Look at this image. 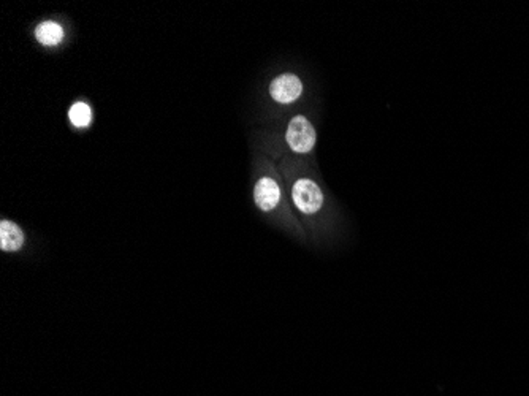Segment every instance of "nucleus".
Returning a JSON list of instances; mask_svg holds the SVG:
<instances>
[{
    "label": "nucleus",
    "instance_id": "obj_6",
    "mask_svg": "<svg viewBox=\"0 0 529 396\" xmlns=\"http://www.w3.org/2000/svg\"><path fill=\"white\" fill-rule=\"evenodd\" d=\"M35 37H37L38 42L45 45V47H54V45L62 42L64 29L54 21H45L37 25V29H35Z\"/></svg>",
    "mask_w": 529,
    "mask_h": 396
},
{
    "label": "nucleus",
    "instance_id": "obj_1",
    "mask_svg": "<svg viewBox=\"0 0 529 396\" xmlns=\"http://www.w3.org/2000/svg\"><path fill=\"white\" fill-rule=\"evenodd\" d=\"M286 140L292 151L298 154H306L311 151L317 140L312 124L304 116H295L287 125Z\"/></svg>",
    "mask_w": 529,
    "mask_h": 396
},
{
    "label": "nucleus",
    "instance_id": "obj_3",
    "mask_svg": "<svg viewBox=\"0 0 529 396\" xmlns=\"http://www.w3.org/2000/svg\"><path fill=\"white\" fill-rule=\"evenodd\" d=\"M269 94H271L273 100H276L278 103H293V101L302 97L303 94L302 79H299L297 75L292 73H284L278 76V78L271 81Z\"/></svg>",
    "mask_w": 529,
    "mask_h": 396
},
{
    "label": "nucleus",
    "instance_id": "obj_7",
    "mask_svg": "<svg viewBox=\"0 0 529 396\" xmlns=\"http://www.w3.org/2000/svg\"><path fill=\"white\" fill-rule=\"evenodd\" d=\"M69 118L75 127L83 129V127H88L90 124V121H93V111H90L89 105L79 101V103H75L72 108H70Z\"/></svg>",
    "mask_w": 529,
    "mask_h": 396
},
{
    "label": "nucleus",
    "instance_id": "obj_4",
    "mask_svg": "<svg viewBox=\"0 0 529 396\" xmlns=\"http://www.w3.org/2000/svg\"><path fill=\"white\" fill-rule=\"evenodd\" d=\"M254 198L262 211H271L281 200V190H279L278 182L271 177H262L254 189Z\"/></svg>",
    "mask_w": 529,
    "mask_h": 396
},
{
    "label": "nucleus",
    "instance_id": "obj_5",
    "mask_svg": "<svg viewBox=\"0 0 529 396\" xmlns=\"http://www.w3.org/2000/svg\"><path fill=\"white\" fill-rule=\"evenodd\" d=\"M24 245V233L16 223L10 221L0 222V247L2 251H18Z\"/></svg>",
    "mask_w": 529,
    "mask_h": 396
},
{
    "label": "nucleus",
    "instance_id": "obj_2",
    "mask_svg": "<svg viewBox=\"0 0 529 396\" xmlns=\"http://www.w3.org/2000/svg\"><path fill=\"white\" fill-rule=\"evenodd\" d=\"M292 197L297 208L304 214H314L322 208L323 195L320 187L311 180H298L295 182Z\"/></svg>",
    "mask_w": 529,
    "mask_h": 396
}]
</instances>
